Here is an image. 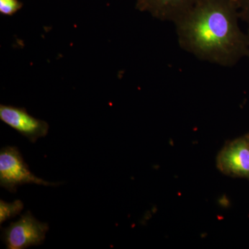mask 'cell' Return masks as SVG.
<instances>
[{
  "mask_svg": "<svg viewBox=\"0 0 249 249\" xmlns=\"http://www.w3.org/2000/svg\"><path fill=\"white\" fill-rule=\"evenodd\" d=\"M234 0H199L174 22L178 45L196 58L222 67L249 58V33L239 26Z\"/></svg>",
  "mask_w": 249,
  "mask_h": 249,
  "instance_id": "6da1fadb",
  "label": "cell"
},
{
  "mask_svg": "<svg viewBox=\"0 0 249 249\" xmlns=\"http://www.w3.org/2000/svg\"><path fill=\"white\" fill-rule=\"evenodd\" d=\"M27 183L45 186L61 184L47 182L31 173L17 147H2L0 150V186L11 193H16L18 186Z\"/></svg>",
  "mask_w": 249,
  "mask_h": 249,
  "instance_id": "7a4b0ae2",
  "label": "cell"
},
{
  "mask_svg": "<svg viewBox=\"0 0 249 249\" xmlns=\"http://www.w3.org/2000/svg\"><path fill=\"white\" fill-rule=\"evenodd\" d=\"M48 231V224L39 222L28 211L19 220L2 229V239L7 249H27L42 245Z\"/></svg>",
  "mask_w": 249,
  "mask_h": 249,
  "instance_id": "3957f363",
  "label": "cell"
},
{
  "mask_svg": "<svg viewBox=\"0 0 249 249\" xmlns=\"http://www.w3.org/2000/svg\"><path fill=\"white\" fill-rule=\"evenodd\" d=\"M0 120L27 137L31 142H36L48 134L49 124L30 115L25 108L1 105Z\"/></svg>",
  "mask_w": 249,
  "mask_h": 249,
  "instance_id": "277c9868",
  "label": "cell"
},
{
  "mask_svg": "<svg viewBox=\"0 0 249 249\" xmlns=\"http://www.w3.org/2000/svg\"><path fill=\"white\" fill-rule=\"evenodd\" d=\"M217 166L226 175L249 178V142L237 139L226 144L217 157Z\"/></svg>",
  "mask_w": 249,
  "mask_h": 249,
  "instance_id": "5b68a950",
  "label": "cell"
},
{
  "mask_svg": "<svg viewBox=\"0 0 249 249\" xmlns=\"http://www.w3.org/2000/svg\"><path fill=\"white\" fill-rule=\"evenodd\" d=\"M199 0H136V9L160 21L175 22Z\"/></svg>",
  "mask_w": 249,
  "mask_h": 249,
  "instance_id": "8992f818",
  "label": "cell"
},
{
  "mask_svg": "<svg viewBox=\"0 0 249 249\" xmlns=\"http://www.w3.org/2000/svg\"><path fill=\"white\" fill-rule=\"evenodd\" d=\"M24 209V204L20 200H16L12 203H7L0 200V224L8 219H12L20 214Z\"/></svg>",
  "mask_w": 249,
  "mask_h": 249,
  "instance_id": "52a82bcc",
  "label": "cell"
},
{
  "mask_svg": "<svg viewBox=\"0 0 249 249\" xmlns=\"http://www.w3.org/2000/svg\"><path fill=\"white\" fill-rule=\"evenodd\" d=\"M19 0H0V14L5 16H12L22 8Z\"/></svg>",
  "mask_w": 249,
  "mask_h": 249,
  "instance_id": "ba28073f",
  "label": "cell"
},
{
  "mask_svg": "<svg viewBox=\"0 0 249 249\" xmlns=\"http://www.w3.org/2000/svg\"><path fill=\"white\" fill-rule=\"evenodd\" d=\"M234 2L238 10L240 19L247 24L249 31V0H234Z\"/></svg>",
  "mask_w": 249,
  "mask_h": 249,
  "instance_id": "9c48e42d",
  "label": "cell"
},
{
  "mask_svg": "<svg viewBox=\"0 0 249 249\" xmlns=\"http://www.w3.org/2000/svg\"></svg>",
  "mask_w": 249,
  "mask_h": 249,
  "instance_id": "30bf717a",
  "label": "cell"
}]
</instances>
